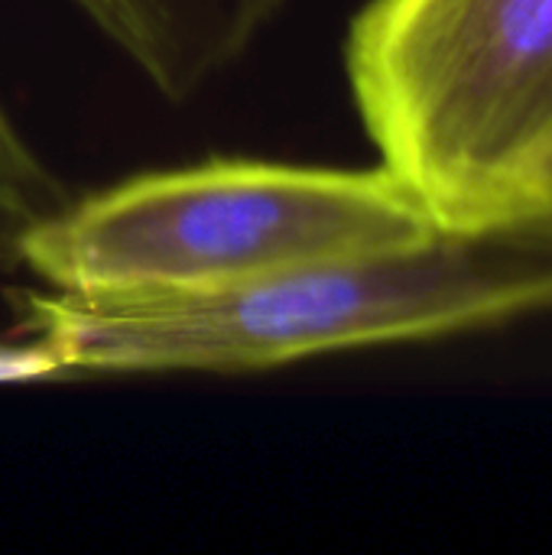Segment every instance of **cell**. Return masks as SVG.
<instances>
[{"instance_id": "cell-5", "label": "cell", "mask_w": 552, "mask_h": 555, "mask_svg": "<svg viewBox=\"0 0 552 555\" xmlns=\"http://www.w3.org/2000/svg\"><path fill=\"white\" fill-rule=\"evenodd\" d=\"M68 185L33 150L0 101V280L23 270L26 241L68 205Z\"/></svg>"}, {"instance_id": "cell-6", "label": "cell", "mask_w": 552, "mask_h": 555, "mask_svg": "<svg viewBox=\"0 0 552 555\" xmlns=\"http://www.w3.org/2000/svg\"><path fill=\"white\" fill-rule=\"evenodd\" d=\"M59 377L68 374L42 338L23 332L20 338H0V384H36Z\"/></svg>"}, {"instance_id": "cell-4", "label": "cell", "mask_w": 552, "mask_h": 555, "mask_svg": "<svg viewBox=\"0 0 552 555\" xmlns=\"http://www.w3.org/2000/svg\"><path fill=\"white\" fill-rule=\"evenodd\" d=\"M169 101H185L270 26L283 0H72Z\"/></svg>"}, {"instance_id": "cell-2", "label": "cell", "mask_w": 552, "mask_h": 555, "mask_svg": "<svg viewBox=\"0 0 552 555\" xmlns=\"http://www.w3.org/2000/svg\"><path fill=\"white\" fill-rule=\"evenodd\" d=\"M436 231L387 166L205 159L72 195L26 241L23 270L85 299L198 296Z\"/></svg>"}, {"instance_id": "cell-3", "label": "cell", "mask_w": 552, "mask_h": 555, "mask_svg": "<svg viewBox=\"0 0 552 555\" xmlns=\"http://www.w3.org/2000/svg\"><path fill=\"white\" fill-rule=\"evenodd\" d=\"M345 72L381 166L436 228L552 211V0H371Z\"/></svg>"}, {"instance_id": "cell-1", "label": "cell", "mask_w": 552, "mask_h": 555, "mask_svg": "<svg viewBox=\"0 0 552 555\" xmlns=\"http://www.w3.org/2000/svg\"><path fill=\"white\" fill-rule=\"evenodd\" d=\"M552 312V211L247 286L85 299L20 296V332L42 338L65 374H247L303 358L498 328Z\"/></svg>"}]
</instances>
